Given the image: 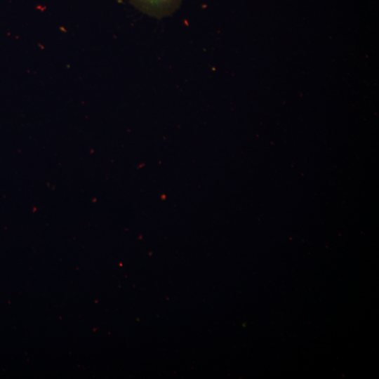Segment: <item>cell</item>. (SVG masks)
<instances>
[{"label": "cell", "mask_w": 379, "mask_h": 379, "mask_svg": "<svg viewBox=\"0 0 379 379\" xmlns=\"http://www.w3.org/2000/svg\"><path fill=\"white\" fill-rule=\"evenodd\" d=\"M138 10L158 19L173 14L182 0H129Z\"/></svg>", "instance_id": "1"}]
</instances>
